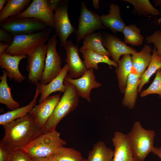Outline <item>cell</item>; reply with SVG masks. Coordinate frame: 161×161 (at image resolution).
Returning <instances> with one entry per match:
<instances>
[{"label":"cell","mask_w":161,"mask_h":161,"mask_svg":"<svg viewBox=\"0 0 161 161\" xmlns=\"http://www.w3.org/2000/svg\"><path fill=\"white\" fill-rule=\"evenodd\" d=\"M3 126L5 134L0 144L11 150L25 147L43 133L31 112Z\"/></svg>","instance_id":"1"},{"label":"cell","mask_w":161,"mask_h":161,"mask_svg":"<svg viewBox=\"0 0 161 161\" xmlns=\"http://www.w3.org/2000/svg\"><path fill=\"white\" fill-rule=\"evenodd\" d=\"M65 92L52 113L42 128V133L56 130L60 121L70 113L75 110L79 103V95L71 83L64 79Z\"/></svg>","instance_id":"2"},{"label":"cell","mask_w":161,"mask_h":161,"mask_svg":"<svg viewBox=\"0 0 161 161\" xmlns=\"http://www.w3.org/2000/svg\"><path fill=\"white\" fill-rule=\"evenodd\" d=\"M155 132L144 128L139 121L133 124L131 131L126 134L135 161H144L154 147Z\"/></svg>","instance_id":"3"},{"label":"cell","mask_w":161,"mask_h":161,"mask_svg":"<svg viewBox=\"0 0 161 161\" xmlns=\"http://www.w3.org/2000/svg\"><path fill=\"white\" fill-rule=\"evenodd\" d=\"M66 142L60 137V133L55 130L44 133L22 148L30 159L42 157L53 154Z\"/></svg>","instance_id":"4"},{"label":"cell","mask_w":161,"mask_h":161,"mask_svg":"<svg viewBox=\"0 0 161 161\" xmlns=\"http://www.w3.org/2000/svg\"><path fill=\"white\" fill-rule=\"evenodd\" d=\"M53 29L48 27L35 33L14 35L12 43L4 52L11 55L28 56L48 40Z\"/></svg>","instance_id":"5"},{"label":"cell","mask_w":161,"mask_h":161,"mask_svg":"<svg viewBox=\"0 0 161 161\" xmlns=\"http://www.w3.org/2000/svg\"><path fill=\"white\" fill-rule=\"evenodd\" d=\"M0 27L14 35L35 33L49 27L44 22L32 18H10L0 23Z\"/></svg>","instance_id":"6"},{"label":"cell","mask_w":161,"mask_h":161,"mask_svg":"<svg viewBox=\"0 0 161 161\" xmlns=\"http://www.w3.org/2000/svg\"><path fill=\"white\" fill-rule=\"evenodd\" d=\"M55 34H52L47 41L46 57L44 70L40 83L42 84L48 83L61 72V59L56 49L58 43Z\"/></svg>","instance_id":"7"},{"label":"cell","mask_w":161,"mask_h":161,"mask_svg":"<svg viewBox=\"0 0 161 161\" xmlns=\"http://www.w3.org/2000/svg\"><path fill=\"white\" fill-rule=\"evenodd\" d=\"M78 23V29L75 33L77 44L95 31L106 29L101 21L100 16L89 10L83 1L81 4Z\"/></svg>","instance_id":"8"},{"label":"cell","mask_w":161,"mask_h":161,"mask_svg":"<svg viewBox=\"0 0 161 161\" xmlns=\"http://www.w3.org/2000/svg\"><path fill=\"white\" fill-rule=\"evenodd\" d=\"M68 1L60 5L54 14L55 35L58 37L60 45L64 47L69 36L76 33L77 30L71 24L68 16Z\"/></svg>","instance_id":"9"},{"label":"cell","mask_w":161,"mask_h":161,"mask_svg":"<svg viewBox=\"0 0 161 161\" xmlns=\"http://www.w3.org/2000/svg\"><path fill=\"white\" fill-rule=\"evenodd\" d=\"M46 52L47 45L44 44L27 56L26 69L29 72V83L37 84L41 80L44 69Z\"/></svg>","instance_id":"10"},{"label":"cell","mask_w":161,"mask_h":161,"mask_svg":"<svg viewBox=\"0 0 161 161\" xmlns=\"http://www.w3.org/2000/svg\"><path fill=\"white\" fill-rule=\"evenodd\" d=\"M54 14L48 6L47 0H33L24 11L15 17L35 18L54 29Z\"/></svg>","instance_id":"11"},{"label":"cell","mask_w":161,"mask_h":161,"mask_svg":"<svg viewBox=\"0 0 161 161\" xmlns=\"http://www.w3.org/2000/svg\"><path fill=\"white\" fill-rule=\"evenodd\" d=\"M94 69H88L80 77L77 79L71 78L69 74L65 79L74 85L80 96L90 102V93L93 89L97 88L102 86L95 80Z\"/></svg>","instance_id":"12"},{"label":"cell","mask_w":161,"mask_h":161,"mask_svg":"<svg viewBox=\"0 0 161 161\" xmlns=\"http://www.w3.org/2000/svg\"><path fill=\"white\" fill-rule=\"evenodd\" d=\"M66 53L65 61L69 67V75L73 79L81 77L88 70L80 58L79 49L71 40H67L64 46Z\"/></svg>","instance_id":"13"},{"label":"cell","mask_w":161,"mask_h":161,"mask_svg":"<svg viewBox=\"0 0 161 161\" xmlns=\"http://www.w3.org/2000/svg\"><path fill=\"white\" fill-rule=\"evenodd\" d=\"M102 43L109 53L112 60L117 64L121 55H133L137 52L118 37L107 33L103 34Z\"/></svg>","instance_id":"14"},{"label":"cell","mask_w":161,"mask_h":161,"mask_svg":"<svg viewBox=\"0 0 161 161\" xmlns=\"http://www.w3.org/2000/svg\"><path fill=\"white\" fill-rule=\"evenodd\" d=\"M68 71L69 67L66 64L62 68L58 75L48 83L42 84L39 82L36 84V88L40 94L38 103L42 102L53 93L57 92H64L66 86L64 81Z\"/></svg>","instance_id":"15"},{"label":"cell","mask_w":161,"mask_h":161,"mask_svg":"<svg viewBox=\"0 0 161 161\" xmlns=\"http://www.w3.org/2000/svg\"><path fill=\"white\" fill-rule=\"evenodd\" d=\"M61 98L60 94L50 95L42 102L36 105L30 112L42 128L52 113Z\"/></svg>","instance_id":"16"},{"label":"cell","mask_w":161,"mask_h":161,"mask_svg":"<svg viewBox=\"0 0 161 161\" xmlns=\"http://www.w3.org/2000/svg\"><path fill=\"white\" fill-rule=\"evenodd\" d=\"M112 141L114 147L113 161H135L126 134L116 131Z\"/></svg>","instance_id":"17"},{"label":"cell","mask_w":161,"mask_h":161,"mask_svg":"<svg viewBox=\"0 0 161 161\" xmlns=\"http://www.w3.org/2000/svg\"><path fill=\"white\" fill-rule=\"evenodd\" d=\"M27 56L11 55L5 52L0 54V66L7 71V76L10 80L21 83L25 79L20 72L19 64L21 61Z\"/></svg>","instance_id":"18"},{"label":"cell","mask_w":161,"mask_h":161,"mask_svg":"<svg viewBox=\"0 0 161 161\" xmlns=\"http://www.w3.org/2000/svg\"><path fill=\"white\" fill-rule=\"evenodd\" d=\"M109 7L108 14L100 16L101 21L104 26L113 33L122 32L126 25L121 17L120 7L117 4L112 3Z\"/></svg>","instance_id":"19"},{"label":"cell","mask_w":161,"mask_h":161,"mask_svg":"<svg viewBox=\"0 0 161 161\" xmlns=\"http://www.w3.org/2000/svg\"><path fill=\"white\" fill-rule=\"evenodd\" d=\"M140 78V76L132 71L127 79L122 103L130 109H133L135 106Z\"/></svg>","instance_id":"20"},{"label":"cell","mask_w":161,"mask_h":161,"mask_svg":"<svg viewBox=\"0 0 161 161\" xmlns=\"http://www.w3.org/2000/svg\"><path fill=\"white\" fill-rule=\"evenodd\" d=\"M117 64L118 67L116 68L115 72L118 81V85L121 93L124 94L127 78L133 70L132 61L130 55H123Z\"/></svg>","instance_id":"21"},{"label":"cell","mask_w":161,"mask_h":161,"mask_svg":"<svg viewBox=\"0 0 161 161\" xmlns=\"http://www.w3.org/2000/svg\"><path fill=\"white\" fill-rule=\"evenodd\" d=\"M152 51L151 46L146 44L143 46L140 51L132 55V71L139 76H141L148 67L151 60Z\"/></svg>","instance_id":"22"},{"label":"cell","mask_w":161,"mask_h":161,"mask_svg":"<svg viewBox=\"0 0 161 161\" xmlns=\"http://www.w3.org/2000/svg\"><path fill=\"white\" fill-rule=\"evenodd\" d=\"M39 93L36 88L35 95L32 101L27 105L9 111L0 115V124L2 126L21 118L31 112L36 105Z\"/></svg>","instance_id":"23"},{"label":"cell","mask_w":161,"mask_h":161,"mask_svg":"<svg viewBox=\"0 0 161 161\" xmlns=\"http://www.w3.org/2000/svg\"><path fill=\"white\" fill-rule=\"evenodd\" d=\"M102 39L103 34L100 31L90 34L83 39V45L79 49V52L89 49L100 55L110 56L102 44Z\"/></svg>","instance_id":"24"},{"label":"cell","mask_w":161,"mask_h":161,"mask_svg":"<svg viewBox=\"0 0 161 161\" xmlns=\"http://www.w3.org/2000/svg\"><path fill=\"white\" fill-rule=\"evenodd\" d=\"M31 2V0H8L5 6L0 11V23L6 19L17 16Z\"/></svg>","instance_id":"25"},{"label":"cell","mask_w":161,"mask_h":161,"mask_svg":"<svg viewBox=\"0 0 161 161\" xmlns=\"http://www.w3.org/2000/svg\"><path fill=\"white\" fill-rule=\"evenodd\" d=\"M80 52L82 53L83 61L88 69H93L98 70V64L100 63L106 64L110 67L113 66L116 68L118 67V64L111 60L108 56L97 54L89 49L83 50Z\"/></svg>","instance_id":"26"},{"label":"cell","mask_w":161,"mask_h":161,"mask_svg":"<svg viewBox=\"0 0 161 161\" xmlns=\"http://www.w3.org/2000/svg\"><path fill=\"white\" fill-rule=\"evenodd\" d=\"M7 71L4 69L2 75L0 77V103L5 105L8 109L13 110L20 107V105L12 96L11 89L7 83Z\"/></svg>","instance_id":"27"},{"label":"cell","mask_w":161,"mask_h":161,"mask_svg":"<svg viewBox=\"0 0 161 161\" xmlns=\"http://www.w3.org/2000/svg\"><path fill=\"white\" fill-rule=\"evenodd\" d=\"M114 151L108 147L102 141L94 145L89 152L87 161H113Z\"/></svg>","instance_id":"28"},{"label":"cell","mask_w":161,"mask_h":161,"mask_svg":"<svg viewBox=\"0 0 161 161\" xmlns=\"http://www.w3.org/2000/svg\"><path fill=\"white\" fill-rule=\"evenodd\" d=\"M151 60L148 68L140 76L138 91L140 93L144 85L149 82L151 76L161 68V55H157L156 48L154 47L152 51Z\"/></svg>","instance_id":"29"},{"label":"cell","mask_w":161,"mask_h":161,"mask_svg":"<svg viewBox=\"0 0 161 161\" xmlns=\"http://www.w3.org/2000/svg\"><path fill=\"white\" fill-rule=\"evenodd\" d=\"M131 4L134 7L133 12L141 16L151 15L157 16L160 11L154 7L148 0H123Z\"/></svg>","instance_id":"30"},{"label":"cell","mask_w":161,"mask_h":161,"mask_svg":"<svg viewBox=\"0 0 161 161\" xmlns=\"http://www.w3.org/2000/svg\"><path fill=\"white\" fill-rule=\"evenodd\" d=\"M140 29L135 24L126 25L122 32L124 36V42L134 46L142 45L144 37L140 34Z\"/></svg>","instance_id":"31"},{"label":"cell","mask_w":161,"mask_h":161,"mask_svg":"<svg viewBox=\"0 0 161 161\" xmlns=\"http://www.w3.org/2000/svg\"><path fill=\"white\" fill-rule=\"evenodd\" d=\"M56 161H83L80 152L74 148L63 146L53 154Z\"/></svg>","instance_id":"32"},{"label":"cell","mask_w":161,"mask_h":161,"mask_svg":"<svg viewBox=\"0 0 161 161\" xmlns=\"http://www.w3.org/2000/svg\"><path fill=\"white\" fill-rule=\"evenodd\" d=\"M153 94H157L161 97V68L156 72L155 77L152 83L147 89L141 92L140 96L144 97Z\"/></svg>","instance_id":"33"},{"label":"cell","mask_w":161,"mask_h":161,"mask_svg":"<svg viewBox=\"0 0 161 161\" xmlns=\"http://www.w3.org/2000/svg\"><path fill=\"white\" fill-rule=\"evenodd\" d=\"M145 41L148 44H153L157 55H161V29L156 30L151 35L146 37Z\"/></svg>","instance_id":"34"},{"label":"cell","mask_w":161,"mask_h":161,"mask_svg":"<svg viewBox=\"0 0 161 161\" xmlns=\"http://www.w3.org/2000/svg\"><path fill=\"white\" fill-rule=\"evenodd\" d=\"M10 161H30L27 152L22 148L12 150Z\"/></svg>","instance_id":"35"},{"label":"cell","mask_w":161,"mask_h":161,"mask_svg":"<svg viewBox=\"0 0 161 161\" xmlns=\"http://www.w3.org/2000/svg\"><path fill=\"white\" fill-rule=\"evenodd\" d=\"M14 35L5 30L0 28V41L6 43L10 45L12 43Z\"/></svg>","instance_id":"36"},{"label":"cell","mask_w":161,"mask_h":161,"mask_svg":"<svg viewBox=\"0 0 161 161\" xmlns=\"http://www.w3.org/2000/svg\"><path fill=\"white\" fill-rule=\"evenodd\" d=\"M12 150L0 144V161H10Z\"/></svg>","instance_id":"37"},{"label":"cell","mask_w":161,"mask_h":161,"mask_svg":"<svg viewBox=\"0 0 161 161\" xmlns=\"http://www.w3.org/2000/svg\"><path fill=\"white\" fill-rule=\"evenodd\" d=\"M66 0H47L48 6L50 10L55 11Z\"/></svg>","instance_id":"38"},{"label":"cell","mask_w":161,"mask_h":161,"mask_svg":"<svg viewBox=\"0 0 161 161\" xmlns=\"http://www.w3.org/2000/svg\"><path fill=\"white\" fill-rule=\"evenodd\" d=\"M30 161H56L53 154L42 157H36L30 159Z\"/></svg>","instance_id":"39"},{"label":"cell","mask_w":161,"mask_h":161,"mask_svg":"<svg viewBox=\"0 0 161 161\" xmlns=\"http://www.w3.org/2000/svg\"><path fill=\"white\" fill-rule=\"evenodd\" d=\"M10 45V44L6 43L0 42V54L4 52Z\"/></svg>","instance_id":"40"},{"label":"cell","mask_w":161,"mask_h":161,"mask_svg":"<svg viewBox=\"0 0 161 161\" xmlns=\"http://www.w3.org/2000/svg\"><path fill=\"white\" fill-rule=\"evenodd\" d=\"M152 152L154 154L158 156L161 160V146L154 147Z\"/></svg>","instance_id":"41"},{"label":"cell","mask_w":161,"mask_h":161,"mask_svg":"<svg viewBox=\"0 0 161 161\" xmlns=\"http://www.w3.org/2000/svg\"><path fill=\"white\" fill-rule=\"evenodd\" d=\"M99 0H93L92 1V4L93 7L96 9H97L99 8Z\"/></svg>","instance_id":"42"},{"label":"cell","mask_w":161,"mask_h":161,"mask_svg":"<svg viewBox=\"0 0 161 161\" xmlns=\"http://www.w3.org/2000/svg\"><path fill=\"white\" fill-rule=\"evenodd\" d=\"M7 0H0V11H1L4 8V5L7 2Z\"/></svg>","instance_id":"43"},{"label":"cell","mask_w":161,"mask_h":161,"mask_svg":"<svg viewBox=\"0 0 161 161\" xmlns=\"http://www.w3.org/2000/svg\"><path fill=\"white\" fill-rule=\"evenodd\" d=\"M154 3H155L156 4L158 5H161V0H158L157 1H154Z\"/></svg>","instance_id":"44"},{"label":"cell","mask_w":161,"mask_h":161,"mask_svg":"<svg viewBox=\"0 0 161 161\" xmlns=\"http://www.w3.org/2000/svg\"><path fill=\"white\" fill-rule=\"evenodd\" d=\"M83 161H87V159H84Z\"/></svg>","instance_id":"45"}]
</instances>
